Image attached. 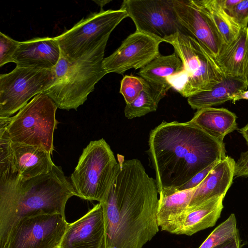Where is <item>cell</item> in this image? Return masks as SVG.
<instances>
[{"instance_id": "36", "label": "cell", "mask_w": 248, "mask_h": 248, "mask_svg": "<svg viewBox=\"0 0 248 248\" xmlns=\"http://www.w3.org/2000/svg\"></svg>"}, {"instance_id": "29", "label": "cell", "mask_w": 248, "mask_h": 248, "mask_svg": "<svg viewBox=\"0 0 248 248\" xmlns=\"http://www.w3.org/2000/svg\"><path fill=\"white\" fill-rule=\"evenodd\" d=\"M242 28L248 27V0H241L229 12H227Z\"/></svg>"}, {"instance_id": "27", "label": "cell", "mask_w": 248, "mask_h": 248, "mask_svg": "<svg viewBox=\"0 0 248 248\" xmlns=\"http://www.w3.org/2000/svg\"><path fill=\"white\" fill-rule=\"evenodd\" d=\"M147 81L140 77L125 75L121 81L120 93L123 96L126 104L132 103L144 90Z\"/></svg>"}, {"instance_id": "15", "label": "cell", "mask_w": 248, "mask_h": 248, "mask_svg": "<svg viewBox=\"0 0 248 248\" xmlns=\"http://www.w3.org/2000/svg\"><path fill=\"white\" fill-rule=\"evenodd\" d=\"M61 248H106L104 212L98 202L85 215L69 223Z\"/></svg>"}, {"instance_id": "33", "label": "cell", "mask_w": 248, "mask_h": 248, "mask_svg": "<svg viewBox=\"0 0 248 248\" xmlns=\"http://www.w3.org/2000/svg\"><path fill=\"white\" fill-rule=\"evenodd\" d=\"M217 1L223 9L226 12H228L240 2L241 0H217Z\"/></svg>"}, {"instance_id": "28", "label": "cell", "mask_w": 248, "mask_h": 248, "mask_svg": "<svg viewBox=\"0 0 248 248\" xmlns=\"http://www.w3.org/2000/svg\"><path fill=\"white\" fill-rule=\"evenodd\" d=\"M20 43L0 32V67L7 63L14 62L13 56Z\"/></svg>"}, {"instance_id": "16", "label": "cell", "mask_w": 248, "mask_h": 248, "mask_svg": "<svg viewBox=\"0 0 248 248\" xmlns=\"http://www.w3.org/2000/svg\"><path fill=\"white\" fill-rule=\"evenodd\" d=\"M61 55L56 37H37L20 42L13 56L16 66L53 69Z\"/></svg>"}, {"instance_id": "25", "label": "cell", "mask_w": 248, "mask_h": 248, "mask_svg": "<svg viewBox=\"0 0 248 248\" xmlns=\"http://www.w3.org/2000/svg\"><path fill=\"white\" fill-rule=\"evenodd\" d=\"M210 16L226 45L233 41L243 29L218 3L217 0H194Z\"/></svg>"}, {"instance_id": "22", "label": "cell", "mask_w": 248, "mask_h": 248, "mask_svg": "<svg viewBox=\"0 0 248 248\" xmlns=\"http://www.w3.org/2000/svg\"><path fill=\"white\" fill-rule=\"evenodd\" d=\"M225 196L212 199L192 209L187 210L180 229L176 234L192 235L214 226L220 217Z\"/></svg>"}, {"instance_id": "35", "label": "cell", "mask_w": 248, "mask_h": 248, "mask_svg": "<svg viewBox=\"0 0 248 248\" xmlns=\"http://www.w3.org/2000/svg\"><path fill=\"white\" fill-rule=\"evenodd\" d=\"M239 132L241 134L245 139L247 145H248V124L244 127L238 129Z\"/></svg>"}, {"instance_id": "1", "label": "cell", "mask_w": 248, "mask_h": 248, "mask_svg": "<svg viewBox=\"0 0 248 248\" xmlns=\"http://www.w3.org/2000/svg\"><path fill=\"white\" fill-rule=\"evenodd\" d=\"M118 156L120 170L100 202L106 248H142L159 231L157 184L140 160Z\"/></svg>"}, {"instance_id": "14", "label": "cell", "mask_w": 248, "mask_h": 248, "mask_svg": "<svg viewBox=\"0 0 248 248\" xmlns=\"http://www.w3.org/2000/svg\"><path fill=\"white\" fill-rule=\"evenodd\" d=\"M173 3L177 19L186 33L216 60L226 44L210 16L194 0H173Z\"/></svg>"}, {"instance_id": "23", "label": "cell", "mask_w": 248, "mask_h": 248, "mask_svg": "<svg viewBox=\"0 0 248 248\" xmlns=\"http://www.w3.org/2000/svg\"><path fill=\"white\" fill-rule=\"evenodd\" d=\"M184 70L182 61L174 52L169 55L157 56L140 69L138 74L146 81L158 85H170L169 80Z\"/></svg>"}, {"instance_id": "31", "label": "cell", "mask_w": 248, "mask_h": 248, "mask_svg": "<svg viewBox=\"0 0 248 248\" xmlns=\"http://www.w3.org/2000/svg\"><path fill=\"white\" fill-rule=\"evenodd\" d=\"M234 177H248V150L241 153L234 165Z\"/></svg>"}, {"instance_id": "34", "label": "cell", "mask_w": 248, "mask_h": 248, "mask_svg": "<svg viewBox=\"0 0 248 248\" xmlns=\"http://www.w3.org/2000/svg\"><path fill=\"white\" fill-rule=\"evenodd\" d=\"M241 99H247L248 100V90L242 91L235 94L232 97V101L234 103L236 101Z\"/></svg>"}, {"instance_id": "30", "label": "cell", "mask_w": 248, "mask_h": 248, "mask_svg": "<svg viewBox=\"0 0 248 248\" xmlns=\"http://www.w3.org/2000/svg\"><path fill=\"white\" fill-rule=\"evenodd\" d=\"M218 161L213 163L204 170L196 174L186 184L176 189L178 190H184L197 187L205 179L209 172Z\"/></svg>"}, {"instance_id": "13", "label": "cell", "mask_w": 248, "mask_h": 248, "mask_svg": "<svg viewBox=\"0 0 248 248\" xmlns=\"http://www.w3.org/2000/svg\"><path fill=\"white\" fill-rule=\"evenodd\" d=\"M162 42L157 38L135 31L104 59L103 67L107 74H123L132 68L140 69L160 55L159 47Z\"/></svg>"}, {"instance_id": "17", "label": "cell", "mask_w": 248, "mask_h": 248, "mask_svg": "<svg viewBox=\"0 0 248 248\" xmlns=\"http://www.w3.org/2000/svg\"><path fill=\"white\" fill-rule=\"evenodd\" d=\"M196 187L184 190L163 187L158 191L157 219L161 231L176 234L181 228Z\"/></svg>"}, {"instance_id": "24", "label": "cell", "mask_w": 248, "mask_h": 248, "mask_svg": "<svg viewBox=\"0 0 248 248\" xmlns=\"http://www.w3.org/2000/svg\"><path fill=\"white\" fill-rule=\"evenodd\" d=\"M170 88L171 86L169 84L158 85L147 81L139 96L132 103L126 104L124 110L125 116L132 119L155 111L159 102Z\"/></svg>"}, {"instance_id": "26", "label": "cell", "mask_w": 248, "mask_h": 248, "mask_svg": "<svg viewBox=\"0 0 248 248\" xmlns=\"http://www.w3.org/2000/svg\"><path fill=\"white\" fill-rule=\"evenodd\" d=\"M236 225L235 215L232 214L214 229L198 248H211L239 236Z\"/></svg>"}, {"instance_id": "21", "label": "cell", "mask_w": 248, "mask_h": 248, "mask_svg": "<svg viewBox=\"0 0 248 248\" xmlns=\"http://www.w3.org/2000/svg\"><path fill=\"white\" fill-rule=\"evenodd\" d=\"M236 115L225 108L197 110L190 120L209 135L223 142L225 137L237 129Z\"/></svg>"}, {"instance_id": "3", "label": "cell", "mask_w": 248, "mask_h": 248, "mask_svg": "<svg viewBox=\"0 0 248 248\" xmlns=\"http://www.w3.org/2000/svg\"><path fill=\"white\" fill-rule=\"evenodd\" d=\"M76 195L60 166L55 165L47 173L24 179L0 165V248L20 220L42 214L65 216L67 201Z\"/></svg>"}, {"instance_id": "32", "label": "cell", "mask_w": 248, "mask_h": 248, "mask_svg": "<svg viewBox=\"0 0 248 248\" xmlns=\"http://www.w3.org/2000/svg\"><path fill=\"white\" fill-rule=\"evenodd\" d=\"M211 248H240V240L238 236L222 244Z\"/></svg>"}, {"instance_id": "20", "label": "cell", "mask_w": 248, "mask_h": 248, "mask_svg": "<svg viewBox=\"0 0 248 248\" xmlns=\"http://www.w3.org/2000/svg\"><path fill=\"white\" fill-rule=\"evenodd\" d=\"M248 88V78L224 76L223 79L211 90L188 97L187 102L193 109L212 107L232 101L234 95Z\"/></svg>"}, {"instance_id": "6", "label": "cell", "mask_w": 248, "mask_h": 248, "mask_svg": "<svg viewBox=\"0 0 248 248\" xmlns=\"http://www.w3.org/2000/svg\"><path fill=\"white\" fill-rule=\"evenodd\" d=\"M57 107L44 93L35 96L14 116L0 117V128L13 142L38 147L52 155L58 122Z\"/></svg>"}, {"instance_id": "4", "label": "cell", "mask_w": 248, "mask_h": 248, "mask_svg": "<svg viewBox=\"0 0 248 248\" xmlns=\"http://www.w3.org/2000/svg\"><path fill=\"white\" fill-rule=\"evenodd\" d=\"M108 41L78 59H69L61 53L54 68L55 82L44 92L58 108L77 110L86 101L95 84L107 74L103 67V61Z\"/></svg>"}, {"instance_id": "7", "label": "cell", "mask_w": 248, "mask_h": 248, "mask_svg": "<svg viewBox=\"0 0 248 248\" xmlns=\"http://www.w3.org/2000/svg\"><path fill=\"white\" fill-rule=\"evenodd\" d=\"M120 169L104 139L91 141L83 149L70 179L76 196L102 202Z\"/></svg>"}, {"instance_id": "18", "label": "cell", "mask_w": 248, "mask_h": 248, "mask_svg": "<svg viewBox=\"0 0 248 248\" xmlns=\"http://www.w3.org/2000/svg\"><path fill=\"white\" fill-rule=\"evenodd\" d=\"M235 163L234 160L227 155L218 161L196 187L187 211L212 199L225 196L233 182Z\"/></svg>"}, {"instance_id": "10", "label": "cell", "mask_w": 248, "mask_h": 248, "mask_svg": "<svg viewBox=\"0 0 248 248\" xmlns=\"http://www.w3.org/2000/svg\"><path fill=\"white\" fill-rule=\"evenodd\" d=\"M120 9L132 20L136 31L163 42L179 31L186 33L177 19L173 0H124Z\"/></svg>"}, {"instance_id": "12", "label": "cell", "mask_w": 248, "mask_h": 248, "mask_svg": "<svg viewBox=\"0 0 248 248\" xmlns=\"http://www.w3.org/2000/svg\"><path fill=\"white\" fill-rule=\"evenodd\" d=\"M51 154L38 147L12 141L0 128V165L24 179L50 171L55 165Z\"/></svg>"}, {"instance_id": "11", "label": "cell", "mask_w": 248, "mask_h": 248, "mask_svg": "<svg viewBox=\"0 0 248 248\" xmlns=\"http://www.w3.org/2000/svg\"><path fill=\"white\" fill-rule=\"evenodd\" d=\"M69 223L60 214L24 218L13 228L2 248H58Z\"/></svg>"}, {"instance_id": "9", "label": "cell", "mask_w": 248, "mask_h": 248, "mask_svg": "<svg viewBox=\"0 0 248 248\" xmlns=\"http://www.w3.org/2000/svg\"><path fill=\"white\" fill-rule=\"evenodd\" d=\"M53 69L16 67L0 75V117H10L54 84Z\"/></svg>"}, {"instance_id": "19", "label": "cell", "mask_w": 248, "mask_h": 248, "mask_svg": "<svg viewBox=\"0 0 248 248\" xmlns=\"http://www.w3.org/2000/svg\"><path fill=\"white\" fill-rule=\"evenodd\" d=\"M216 61L224 76L248 78V27L226 45Z\"/></svg>"}, {"instance_id": "5", "label": "cell", "mask_w": 248, "mask_h": 248, "mask_svg": "<svg viewBox=\"0 0 248 248\" xmlns=\"http://www.w3.org/2000/svg\"><path fill=\"white\" fill-rule=\"evenodd\" d=\"M165 42L172 45L183 64L184 70L169 80L183 96L209 91L223 79L224 75L216 60L192 36L179 31Z\"/></svg>"}, {"instance_id": "8", "label": "cell", "mask_w": 248, "mask_h": 248, "mask_svg": "<svg viewBox=\"0 0 248 248\" xmlns=\"http://www.w3.org/2000/svg\"><path fill=\"white\" fill-rule=\"evenodd\" d=\"M128 17L123 10L101 9L82 18L71 29L56 37L62 54L65 57L78 59L96 49L108 40L111 32Z\"/></svg>"}, {"instance_id": "2", "label": "cell", "mask_w": 248, "mask_h": 248, "mask_svg": "<svg viewBox=\"0 0 248 248\" xmlns=\"http://www.w3.org/2000/svg\"><path fill=\"white\" fill-rule=\"evenodd\" d=\"M148 153L159 191L177 188L226 156L225 143L191 121H163L149 134Z\"/></svg>"}]
</instances>
